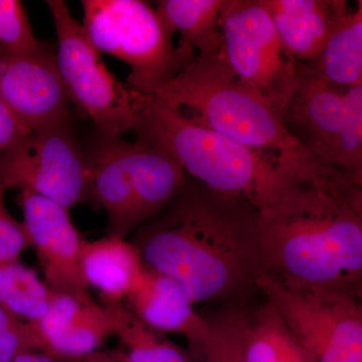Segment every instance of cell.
I'll use <instances>...</instances> for the list:
<instances>
[{"label": "cell", "instance_id": "1", "mask_svg": "<svg viewBox=\"0 0 362 362\" xmlns=\"http://www.w3.org/2000/svg\"><path fill=\"white\" fill-rule=\"evenodd\" d=\"M261 276L362 298V175L308 151L280 159L256 204Z\"/></svg>", "mask_w": 362, "mask_h": 362}, {"label": "cell", "instance_id": "2", "mask_svg": "<svg viewBox=\"0 0 362 362\" xmlns=\"http://www.w3.org/2000/svg\"><path fill=\"white\" fill-rule=\"evenodd\" d=\"M143 266L176 281L194 303L246 306L258 290L257 209L185 181L158 216L130 240Z\"/></svg>", "mask_w": 362, "mask_h": 362}, {"label": "cell", "instance_id": "3", "mask_svg": "<svg viewBox=\"0 0 362 362\" xmlns=\"http://www.w3.org/2000/svg\"><path fill=\"white\" fill-rule=\"evenodd\" d=\"M132 94L137 138L165 151L209 189L256 206L277 175L279 157L209 129L152 95Z\"/></svg>", "mask_w": 362, "mask_h": 362}, {"label": "cell", "instance_id": "4", "mask_svg": "<svg viewBox=\"0 0 362 362\" xmlns=\"http://www.w3.org/2000/svg\"><path fill=\"white\" fill-rule=\"evenodd\" d=\"M150 95L250 148L279 158L305 150L286 130L281 112L233 77L221 57H195Z\"/></svg>", "mask_w": 362, "mask_h": 362}, {"label": "cell", "instance_id": "5", "mask_svg": "<svg viewBox=\"0 0 362 362\" xmlns=\"http://www.w3.org/2000/svg\"><path fill=\"white\" fill-rule=\"evenodd\" d=\"M85 151L90 204L106 213L109 237L125 239L156 218L187 181L173 157L140 138L96 132Z\"/></svg>", "mask_w": 362, "mask_h": 362}, {"label": "cell", "instance_id": "6", "mask_svg": "<svg viewBox=\"0 0 362 362\" xmlns=\"http://www.w3.org/2000/svg\"><path fill=\"white\" fill-rule=\"evenodd\" d=\"M83 32L100 54L127 64L126 87L150 95L194 61L173 44L156 8L141 0H83Z\"/></svg>", "mask_w": 362, "mask_h": 362}, {"label": "cell", "instance_id": "7", "mask_svg": "<svg viewBox=\"0 0 362 362\" xmlns=\"http://www.w3.org/2000/svg\"><path fill=\"white\" fill-rule=\"evenodd\" d=\"M297 68L281 110L286 130L323 163L362 175V84L345 89Z\"/></svg>", "mask_w": 362, "mask_h": 362}, {"label": "cell", "instance_id": "8", "mask_svg": "<svg viewBox=\"0 0 362 362\" xmlns=\"http://www.w3.org/2000/svg\"><path fill=\"white\" fill-rule=\"evenodd\" d=\"M57 33L56 59L69 103L89 117L101 134L122 137L137 124L131 90L105 66L63 0L45 1Z\"/></svg>", "mask_w": 362, "mask_h": 362}, {"label": "cell", "instance_id": "9", "mask_svg": "<svg viewBox=\"0 0 362 362\" xmlns=\"http://www.w3.org/2000/svg\"><path fill=\"white\" fill-rule=\"evenodd\" d=\"M218 25L221 59L233 77L281 112L296 88L298 68L263 0H225Z\"/></svg>", "mask_w": 362, "mask_h": 362}, {"label": "cell", "instance_id": "10", "mask_svg": "<svg viewBox=\"0 0 362 362\" xmlns=\"http://www.w3.org/2000/svg\"><path fill=\"white\" fill-rule=\"evenodd\" d=\"M88 180L85 148L71 118L0 149V183L6 190L33 192L71 209L90 204Z\"/></svg>", "mask_w": 362, "mask_h": 362}, {"label": "cell", "instance_id": "11", "mask_svg": "<svg viewBox=\"0 0 362 362\" xmlns=\"http://www.w3.org/2000/svg\"><path fill=\"white\" fill-rule=\"evenodd\" d=\"M273 305L314 362H362V298L286 288L259 276Z\"/></svg>", "mask_w": 362, "mask_h": 362}, {"label": "cell", "instance_id": "12", "mask_svg": "<svg viewBox=\"0 0 362 362\" xmlns=\"http://www.w3.org/2000/svg\"><path fill=\"white\" fill-rule=\"evenodd\" d=\"M18 204L47 286L58 294L94 302L81 271L86 240L71 221L70 209L33 192H20Z\"/></svg>", "mask_w": 362, "mask_h": 362}, {"label": "cell", "instance_id": "13", "mask_svg": "<svg viewBox=\"0 0 362 362\" xmlns=\"http://www.w3.org/2000/svg\"><path fill=\"white\" fill-rule=\"evenodd\" d=\"M0 101L30 130L71 118L52 45L23 54L0 52Z\"/></svg>", "mask_w": 362, "mask_h": 362}, {"label": "cell", "instance_id": "14", "mask_svg": "<svg viewBox=\"0 0 362 362\" xmlns=\"http://www.w3.org/2000/svg\"><path fill=\"white\" fill-rule=\"evenodd\" d=\"M28 324L40 351L70 361L98 351L107 338L115 337L116 314L113 307L59 294L44 318Z\"/></svg>", "mask_w": 362, "mask_h": 362}, {"label": "cell", "instance_id": "15", "mask_svg": "<svg viewBox=\"0 0 362 362\" xmlns=\"http://www.w3.org/2000/svg\"><path fill=\"white\" fill-rule=\"evenodd\" d=\"M124 302L152 329L182 335L188 349L199 344L206 335V316L195 310L189 294L176 281L146 267H143L132 291Z\"/></svg>", "mask_w": 362, "mask_h": 362}, {"label": "cell", "instance_id": "16", "mask_svg": "<svg viewBox=\"0 0 362 362\" xmlns=\"http://www.w3.org/2000/svg\"><path fill=\"white\" fill-rule=\"evenodd\" d=\"M279 39L296 64L316 58L343 14L344 0H263Z\"/></svg>", "mask_w": 362, "mask_h": 362}, {"label": "cell", "instance_id": "17", "mask_svg": "<svg viewBox=\"0 0 362 362\" xmlns=\"http://www.w3.org/2000/svg\"><path fill=\"white\" fill-rule=\"evenodd\" d=\"M130 240L106 237L86 240L81 254V271L88 287L97 290L103 305L123 304L143 270Z\"/></svg>", "mask_w": 362, "mask_h": 362}, {"label": "cell", "instance_id": "18", "mask_svg": "<svg viewBox=\"0 0 362 362\" xmlns=\"http://www.w3.org/2000/svg\"><path fill=\"white\" fill-rule=\"evenodd\" d=\"M328 84L351 88L362 84V1L349 6L316 58L297 64Z\"/></svg>", "mask_w": 362, "mask_h": 362}, {"label": "cell", "instance_id": "19", "mask_svg": "<svg viewBox=\"0 0 362 362\" xmlns=\"http://www.w3.org/2000/svg\"><path fill=\"white\" fill-rule=\"evenodd\" d=\"M225 0H161L156 11L171 33H180L177 45L192 57H221L220 16Z\"/></svg>", "mask_w": 362, "mask_h": 362}, {"label": "cell", "instance_id": "20", "mask_svg": "<svg viewBox=\"0 0 362 362\" xmlns=\"http://www.w3.org/2000/svg\"><path fill=\"white\" fill-rule=\"evenodd\" d=\"M245 362H314L269 301L250 312Z\"/></svg>", "mask_w": 362, "mask_h": 362}, {"label": "cell", "instance_id": "21", "mask_svg": "<svg viewBox=\"0 0 362 362\" xmlns=\"http://www.w3.org/2000/svg\"><path fill=\"white\" fill-rule=\"evenodd\" d=\"M58 293L20 259L0 263V305L26 323L47 315Z\"/></svg>", "mask_w": 362, "mask_h": 362}, {"label": "cell", "instance_id": "22", "mask_svg": "<svg viewBox=\"0 0 362 362\" xmlns=\"http://www.w3.org/2000/svg\"><path fill=\"white\" fill-rule=\"evenodd\" d=\"M115 337L121 350L114 354L117 362H192L187 350L145 325L123 304L114 305Z\"/></svg>", "mask_w": 362, "mask_h": 362}, {"label": "cell", "instance_id": "23", "mask_svg": "<svg viewBox=\"0 0 362 362\" xmlns=\"http://www.w3.org/2000/svg\"><path fill=\"white\" fill-rule=\"evenodd\" d=\"M249 317L246 306H223L206 316L207 330L204 339L187 349L192 362H245Z\"/></svg>", "mask_w": 362, "mask_h": 362}, {"label": "cell", "instance_id": "24", "mask_svg": "<svg viewBox=\"0 0 362 362\" xmlns=\"http://www.w3.org/2000/svg\"><path fill=\"white\" fill-rule=\"evenodd\" d=\"M44 44L35 37L23 2L0 0V52L23 54Z\"/></svg>", "mask_w": 362, "mask_h": 362}, {"label": "cell", "instance_id": "25", "mask_svg": "<svg viewBox=\"0 0 362 362\" xmlns=\"http://www.w3.org/2000/svg\"><path fill=\"white\" fill-rule=\"evenodd\" d=\"M28 351H40L32 326L0 305V362L11 361Z\"/></svg>", "mask_w": 362, "mask_h": 362}, {"label": "cell", "instance_id": "26", "mask_svg": "<svg viewBox=\"0 0 362 362\" xmlns=\"http://www.w3.org/2000/svg\"><path fill=\"white\" fill-rule=\"evenodd\" d=\"M6 192V188L0 183V263L20 259L21 252L30 247L23 221H16L7 211Z\"/></svg>", "mask_w": 362, "mask_h": 362}, {"label": "cell", "instance_id": "27", "mask_svg": "<svg viewBox=\"0 0 362 362\" xmlns=\"http://www.w3.org/2000/svg\"><path fill=\"white\" fill-rule=\"evenodd\" d=\"M30 131L0 101V149L13 146L30 134Z\"/></svg>", "mask_w": 362, "mask_h": 362}, {"label": "cell", "instance_id": "28", "mask_svg": "<svg viewBox=\"0 0 362 362\" xmlns=\"http://www.w3.org/2000/svg\"><path fill=\"white\" fill-rule=\"evenodd\" d=\"M6 362H70L56 358L42 351H28Z\"/></svg>", "mask_w": 362, "mask_h": 362}, {"label": "cell", "instance_id": "29", "mask_svg": "<svg viewBox=\"0 0 362 362\" xmlns=\"http://www.w3.org/2000/svg\"><path fill=\"white\" fill-rule=\"evenodd\" d=\"M70 362H117L113 356L109 354H104V352L95 351L92 354H87V356L80 357V358L74 359Z\"/></svg>", "mask_w": 362, "mask_h": 362}]
</instances>
